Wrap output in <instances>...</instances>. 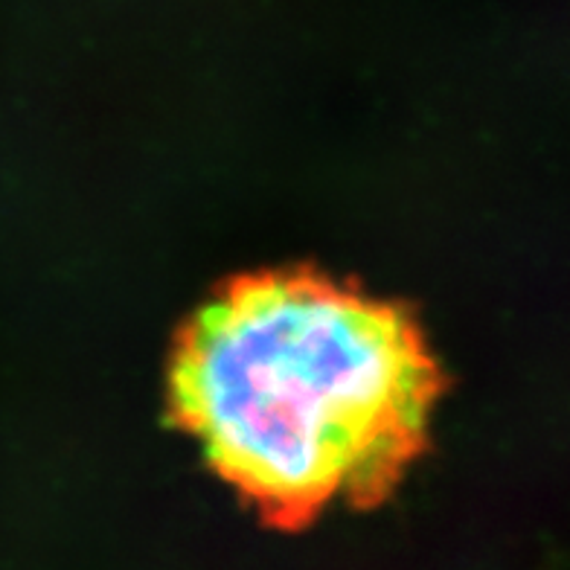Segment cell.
Here are the masks:
<instances>
[{"label":"cell","instance_id":"6da1fadb","mask_svg":"<svg viewBox=\"0 0 570 570\" xmlns=\"http://www.w3.org/2000/svg\"><path fill=\"white\" fill-rule=\"evenodd\" d=\"M443 375L405 308L315 271L239 277L180 332L178 425L277 527L375 507L425 449Z\"/></svg>","mask_w":570,"mask_h":570}]
</instances>
